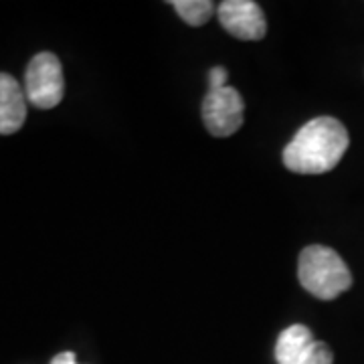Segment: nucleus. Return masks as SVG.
<instances>
[{"instance_id": "20e7f679", "label": "nucleus", "mask_w": 364, "mask_h": 364, "mask_svg": "<svg viewBox=\"0 0 364 364\" xmlns=\"http://www.w3.org/2000/svg\"><path fill=\"white\" fill-rule=\"evenodd\" d=\"M243 97L233 87L210 90L203 100V122L217 138H227L243 126Z\"/></svg>"}, {"instance_id": "1a4fd4ad", "label": "nucleus", "mask_w": 364, "mask_h": 364, "mask_svg": "<svg viewBox=\"0 0 364 364\" xmlns=\"http://www.w3.org/2000/svg\"><path fill=\"white\" fill-rule=\"evenodd\" d=\"M332 363H334V354H332V350H330V346H328L326 342L316 340L312 356L306 360V364H332Z\"/></svg>"}, {"instance_id": "0eeeda50", "label": "nucleus", "mask_w": 364, "mask_h": 364, "mask_svg": "<svg viewBox=\"0 0 364 364\" xmlns=\"http://www.w3.org/2000/svg\"><path fill=\"white\" fill-rule=\"evenodd\" d=\"M314 344L316 340L308 326H289L275 342V360L277 364H306L312 356Z\"/></svg>"}, {"instance_id": "39448f33", "label": "nucleus", "mask_w": 364, "mask_h": 364, "mask_svg": "<svg viewBox=\"0 0 364 364\" xmlns=\"http://www.w3.org/2000/svg\"><path fill=\"white\" fill-rule=\"evenodd\" d=\"M221 26L241 41H259L267 33L261 6L253 0H225L217 6Z\"/></svg>"}, {"instance_id": "f03ea898", "label": "nucleus", "mask_w": 364, "mask_h": 364, "mask_svg": "<svg viewBox=\"0 0 364 364\" xmlns=\"http://www.w3.org/2000/svg\"><path fill=\"white\" fill-rule=\"evenodd\" d=\"M298 277L301 287L318 299H336L352 286V273L334 249L310 245L299 253Z\"/></svg>"}, {"instance_id": "6e6552de", "label": "nucleus", "mask_w": 364, "mask_h": 364, "mask_svg": "<svg viewBox=\"0 0 364 364\" xmlns=\"http://www.w3.org/2000/svg\"><path fill=\"white\" fill-rule=\"evenodd\" d=\"M170 4L182 21L191 26L207 25L217 9L210 0H172Z\"/></svg>"}, {"instance_id": "423d86ee", "label": "nucleus", "mask_w": 364, "mask_h": 364, "mask_svg": "<svg viewBox=\"0 0 364 364\" xmlns=\"http://www.w3.org/2000/svg\"><path fill=\"white\" fill-rule=\"evenodd\" d=\"M26 119V93L18 81L0 73V134L9 136L23 128Z\"/></svg>"}, {"instance_id": "7ed1b4c3", "label": "nucleus", "mask_w": 364, "mask_h": 364, "mask_svg": "<svg viewBox=\"0 0 364 364\" xmlns=\"http://www.w3.org/2000/svg\"><path fill=\"white\" fill-rule=\"evenodd\" d=\"M25 93L26 102L39 109H51L63 100V67L53 53H39L31 59L25 73Z\"/></svg>"}, {"instance_id": "9b49d317", "label": "nucleus", "mask_w": 364, "mask_h": 364, "mask_svg": "<svg viewBox=\"0 0 364 364\" xmlns=\"http://www.w3.org/2000/svg\"><path fill=\"white\" fill-rule=\"evenodd\" d=\"M51 364H77L75 360V352H61L51 360Z\"/></svg>"}, {"instance_id": "9d476101", "label": "nucleus", "mask_w": 364, "mask_h": 364, "mask_svg": "<svg viewBox=\"0 0 364 364\" xmlns=\"http://www.w3.org/2000/svg\"><path fill=\"white\" fill-rule=\"evenodd\" d=\"M227 79H229V71L225 67H213L208 71V83H210V90H221L227 87Z\"/></svg>"}, {"instance_id": "f257e3e1", "label": "nucleus", "mask_w": 364, "mask_h": 364, "mask_svg": "<svg viewBox=\"0 0 364 364\" xmlns=\"http://www.w3.org/2000/svg\"><path fill=\"white\" fill-rule=\"evenodd\" d=\"M348 132L336 117H314L284 148V164L298 174H324L336 168L348 150Z\"/></svg>"}]
</instances>
